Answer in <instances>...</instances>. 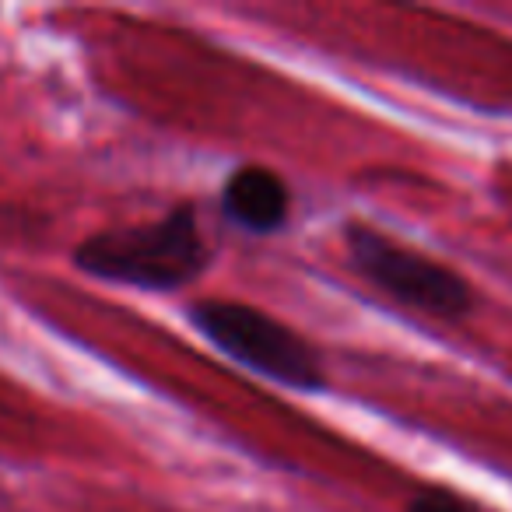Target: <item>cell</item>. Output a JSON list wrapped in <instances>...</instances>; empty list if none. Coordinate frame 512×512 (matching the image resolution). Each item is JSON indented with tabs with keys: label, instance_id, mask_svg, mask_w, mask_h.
<instances>
[{
	"label": "cell",
	"instance_id": "6da1fadb",
	"mask_svg": "<svg viewBox=\"0 0 512 512\" xmlns=\"http://www.w3.org/2000/svg\"><path fill=\"white\" fill-rule=\"evenodd\" d=\"M74 264L113 285L176 292L207 271L211 249L200 235L197 211L179 204L158 221L92 235L78 246Z\"/></svg>",
	"mask_w": 512,
	"mask_h": 512
},
{
	"label": "cell",
	"instance_id": "7a4b0ae2",
	"mask_svg": "<svg viewBox=\"0 0 512 512\" xmlns=\"http://www.w3.org/2000/svg\"><path fill=\"white\" fill-rule=\"evenodd\" d=\"M190 323L232 362L288 390L316 393L327 386L320 355L292 327L242 302L207 299L190 309Z\"/></svg>",
	"mask_w": 512,
	"mask_h": 512
},
{
	"label": "cell",
	"instance_id": "3957f363",
	"mask_svg": "<svg viewBox=\"0 0 512 512\" xmlns=\"http://www.w3.org/2000/svg\"><path fill=\"white\" fill-rule=\"evenodd\" d=\"M344 246L351 267L397 306L432 320H463L474 309V288L467 278L418 249L386 239L376 228L351 221L344 228Z\"/></svg>",
	"mask_w": 512,
	"mask_h": 512
},
{
	"label": "cell",
	"instance_id": "277c9868",
	"mask_svg": "<svg viewBox=\"0 0 512 512\" xmlns=\"http://www.w3.org/2000/svg\"><path fill=\"white\" fill-rule=\"evenodd\" d=\"M221 211L228 221L256 235L278 232L292 211V193L285 179L264 165H242L225 179L221 190Z\"/></svg>",
	"mask_w": 512,
	"mask_h": 512
},
{
	"label": "cell",
	"instance_id": "5b68a950",
	"mask_svg": "<svg viewBox=\"0 0 512 512\" xmlns=\"http://www.w3.org/2000/svg\"><path fill=\"white\" fill-rule=\"evenodd\" d=\"M404 512H477L467 498L453 495L446 488H425L404 505Z\"/></svg>",
	"mask_w": 512,
	"mask_h": 512
}]
</instances>
